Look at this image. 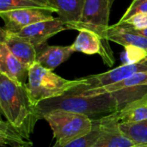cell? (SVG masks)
<instances>
[{
  "mask_svg": "<svg viewBox=\"0 0 147 147\" xmlns=\"http://www.w3.org/2000/svg\"><path fill=\"white\" fill-rule=\"evenodd\" d=\"M111 0H85L82 16L78 22L68 24V29L90 30L109 44L108 30Z\"/></svg>",
  "mask_w": 147,
  "mask_h": 147,
  "instance_id": "cell-5",
  "label": "cell"
},
{
  "mask_svg": "<svg viewBox=\"0 0 147 147\" xmlns=\"http://www.w3.org/2000/svg\"><path fill=\"white\" fill-rule=\"evenodd\" d=\"M125 22L128 23L137 30H142L147 28V13L135 15Z\"/></svg>",
  "mask_w": 147,
  "mask_h": 147,
  "instance_id": "cell-23",
  "label": "cell"
},
{
  "mask_svg": "<svg viewBox=\"0 0 147 147\" xmlns=\"http://www.w3.org/2000/svg\"><path fill=\"white\" fill-rule=\"evenodd\" d=\"M142 71H147V57L134 64H123L109 71L82 78V84L73 88L67 94L74 96L88 90L110 85Z\"/></svg>",
  "mask_w": 147,
  "mask_h": 147,
  "instance_id": "cell-6",
  "label": "cell"
},
{
  "mask_svg": "<svg viewBox=\"0 0 147 147\" xmlns=\"http://www.w3.org/2000/svg\"><path fill=\"white\" fill-rule=\"evenodd\" d=\"M141 13H147V0H134L119 22H125L132 16Z\"/></svg>",
  "mask_w": 147,
  "mask_h": 147,
  "instance_id": "cell-22",
  "label": "cell"
},
{
  "mask_svg": "<svg viewBox=\"0 0 147 147\" xmlns=\"http://www.w3.org/2000/svg\"><path fill=\"white\" fill-rule=\"evenodd\" d=\"M121 122H139L147 120V92L141 97L135 99L117 112Z\"/></svg>",
  "mask_w": 147,
  "mask_h": 147,
  "instance_id": "cell-17",
  "label": "cell"
},
{
  "mask_svg": "<svg viewBox=\"0 0 147 147\" xmlns=\"http://www.w3.org/2000/svg\"><path fill=\"white\" fill-rule=\"evenodd\" d=\"M93 147H96V146H93Z\"/></svg>",
  "mask_w": 147,
  "mask_h": 147,
  "instance_id": "cell-27",
  "label": "cell"
},
{
  "mask_svg": "<svg viewBox=\"0 0 147 147\" xmlns=\"http://www.w3.org/2000/svg\"><path fill=\"white\" fill-rule=\"evenodd\" d=\"M140 88H147V71L138 72L118 83L101 88L88 90L74 96H83V97H94V96H98L106 94H114L127 89H140Z\"/></svg>",
  "mask_w": 147,
  "mask_h": 147,
  "instance_id": "cell-14",
  "label": "cell"
},
{
  "mask_svg": "<svg viewBox=\"0 0 147 147\" xmlns=\"http://www.w3.org/2000/svg\"><path fill=\"white\" fill-rule=\"evenodd\" d=\"M51 6L57 9L59 17L68 24L78 22L82 16L85 0H48ZM68 28V27H67Z\"/></svg>",
  "mask_w": 147,
  "mask_h": 147,
  "instance_id": "cell-16",
  "label": "cell"
},
{
  "mask_svg": "<svg viewBox=\"0 0 147 147\" xmlns=\"http://www.w3.org/2000/svg\"><path fill=\"white\" fill-rule=\"evenodd\" d=\"M28 84H26L31 102L37 106L40 102L59 97L67 94L82 80H68L41 66L35 62L28 69Z\"/></svg>",
  "mask_w": 147,
  "mask_h": 147,
  "instance_id": "cell-3",
  "label": "cell"
},
{
  "mask_svg": "<svg viewBox=\"0 0 147 147\" xmlns=\"http://www.w3.org/2000/svg\"><path fill=\"white\" fill-rule=\"evenodd\" d=\"M73 53L74 50L71 46H47L38 52L36 62L44 68L53 71L59 65L66 61Z\"/></svg>",
  "mask_w": 147,
  "mask_h": 147,
  "instance_id": "cell-15",
  "label": "cell"
},
{
  "mask_svg": "<svg viewBox=\"0 0 147 147\" xmlns=\"http://www.w3.org/2000/svg\"><path fill=\"white\" fill-rule=\"evenodd\" d=\"M146 147H147V146H146Z\"/></svg>",
  "mask_w": 147,
  "mask_h": 147,
  "instance_id": "cell-28",
  "label": "cell"
},
{
  "mask_svg": "<svg viewBox=\"0 0 147 147\" xmlns=\"http://www.w3.org/2000/svg\"><path fill=\"white\" fill-rule=\"evenodd\" d=\"M99 137V125L98 121H94V126L92 131L86 136L76 140L72 142H70L66 145H59V143H55L53 147H93Z\"/></svg>",
  "mask_w": 147,
  "mask_h": 147,
  "instance_id": "cell-20",
  "label": "cell"
},
{
  "mask_svg": "<svg viewBox=\"0 0 147 147\" xmlns=\"http://www.w3.org/2000/svg\"><path fill=\"white\" fill-rule=\"evenodd\" d=\"M1 42H3L9 50L28 68L36 62L38 52L28 39L15 32L2 28Z\"/></svg>",
  "mask_w": 147,
  "mask_h": 147,
  "instance_id": "cell-11",
  "label": "cell"
},
{
  "mask_svg": "<svg viewBox=\"0 0 147 147\" xmlns=\"http://www.w3.org/2000/svg\"><path fill=\"white\" fill-rule=\"evenodd\" d=\"M0 143L1 147L10 146L11 147H31L32 142L28 141L7 121L1 120L0 123Z\"/></svg>",
  "mask_w": 147,
  "mask_h": 147,
  "instance_id": "cell-18",
  "label": "cell"
},
{
  "mask_svg": "<svg viewBox=\"0 0 147 147\" xmlns=\"http://www.w3.org/2000/svg\"><path fill=\"white\" fill-rule=\"evenodd\" d=\"M120 128L136 146H147V120L139 122H121Z\"/></svg>",
  "mask_w": 147,
  "mask_h": 147,
  "instance_id": "cell-19",
  "label": "cell"
},
{
  "mask_svg": "<svg viewBox=\"0 0 147 147\" xmlns=\"http://www.w3.org/2000/svg\"><path fill=\"white\" fill-rule=\"evenodd\" d=\"M0 109L7 121L28 141L40 120L36 106L29 98L26 84H18L0 74Z\"/></svg>",
  "mask_w": 147,
  "mask_h": 147,
  "instance_id": "cell-1",
  "label": "cell"
},
{
  "mask_svg": "<svg viewBox=\"0 0 147 147\" xmlns=\"http://www.w3.org/2000/svg\"><path fill=\"white\" fill-rule=\"evenodd\" d=\"M30 1H33V2L38 3H40V4H41V5H44V6H46V7H47V8H49V9H54V10L56 11V13H57V9L51 6V4H50V3H49V1H48V0H30Z\"/></svg>",
  "mask_w": 147,
  "mask_h": 147,
  "instance_id": "cell-24",
  "label": "cell"
},
{
  "mask_svg": "<svg viewBox=\"0 0 147 147\" xmlns=\"http://www.w3.org/2000/svg\"><path fill=\"white\" fill-rule=\"evenodd\" d=\"M134 147H146V146H135Z\"/></svg>",
  "mask_w": 147,
  "mask_h": 147,
  "instance_id": "cell-26",
  "label": "cell"
},
{
  "mask_svg": "<svg viewBox=\"0 0 147 147\" xmlns=\"http://www.w3.org/2000/svg\"><path fill=\"white\" fill-rule=\"evenodd\" d=\"M66 29H68L66 23L59 17H54L51 20L42 21L25 27L16 34L28 39L39 52L50 37Z\"/></svg>",
  "mask_w": 147,
  "mask_h": 147,
  "instance_id": "cell-9",
  "label": "cell"
},
{
  "mask_svg": "<svg viewBox=\"0 0 147 147\" xmlns=\"http://www.w3.org/2000/svg\"><path fill=\"white\" fill-rule=\"evenodd\" d=\"M28 69L9 50L3 42H0V74L18 84H26L25 79L28 77Z\"/></svg>",
  "mask_w": 147,
  "mask_h": 147,
  "instance_id": "cell-13",
  "label": "cell"
},
{
  "mask_svg": "<svg viewBox=\"0 0 147 147\" xmlns=\"http://www.w3.org/2000/svg\"><path fill=\"white\" fill-rule=\"evenodd\" d=\"M108 40L124 47H135L147 51V38L139 34L135 28L127 22H118L109 26Z\"/></svg>",
  "mask_w": 147,
  "mask_h": 147,
  "instance_id": "cell-12",
  "label": "cell"
},
{
  "mask_svg": "<svg viewBox=\"0 0 147 147\" xmlns=\"http://www.w3.org/2000/svg\"><path fill=\"white\" fill-rule=\"evenodd\" d=\"M121 104L113 94H106L94 97L76 96L69 94L40 102L36 106L37 115L40 119L53 110H65L88 116L93 122L102 117L118 112Z\"/></svg>",
  "mask_w": 147,
  "mask_h": 147,
  "instance_id": "cell-2",
  "label": "cell"
},
{
  "mask_svg": "<svg viewBox=\"0 0 147 147\" xmlns=\"http://www.w3.org/2000/svg\"><path fill=\"white\" fill-rule=\"evenodd\" d=\"M31 8L49 9L44 5H41L38 3H35L30 0H0V12H5V11L16 10V9H31Z\"/></svg>",
  "mask_w": 147,
  "mask_h": 147,
  "instance_id": "cell-21",
  "label": "cell"
},
{
  "mask_svg": "<svg viewBox=\"0 0 147 147\" xmlns=\"http://www.w3.org/2000/svg\"><path fill=\"white\" fill-rule=\"evenodd\" d=\"M55 11L44 8H31L0 12V16L4 22V29L18 32L25 27L32 24L53 19V13Z\"/></svg>",
  "mask_w": 147,
  "mask_h": 147,
  "instance_id": "cell-7",
  "label": "cell"
},
{
  "mask_svg": "<svg viewBox=\"0 0 147 147\" xmlns=\"http://www.w3.org/2000/svg\"><path fill=\"white\" fill-rule=\"evenodd\" d=\"M137 30V29H136ZM139 34H140L141 35L145 36L146 38H147V28H145V29H142V30H137Z\"/></svg>",
  "mask_w": 147,
  "mask_h": 147,
  "instance_id": "cell-25",
  "label": "cell"
},
{
  "mask_svg": "<svg viewBox=\"0 0 147 147\" xmlns=\"http://www.w3.org/2000/svg\"><path fill=\"white\" fill-rule=\"evenodd\" d=\"M71 47L74 52H80L88 55H101L103 62L109 66H112L115 63L110 46L105 44L96 34L90 30H80Z\"/></svg>",
  "mask_w": 147,
  "mask_h": 147,
  "instance_id": "cell-10",
  "label": "cell"
},
{
  "mask_svg": "<svg viewBox=\"0 0 147 147\" xmlns=\"http://www.w3.org/2000/svg\"><path fill=\"white\" fill-rule=\"evenodd\" d=\"M42 119L49 124L56 142L62 146L88 135L94 126L88 116L65 110L51 111Z\"/></svg>",
  "mask_w": 147,
  "mask_h": 147,
  "instance_id": "cell-4",
  "label": "cell"
},
{
  "mask_svg": "<svg viewBox=\"0 0 147 147\" xmlns=\"http://www.w3.org/2000/svg\"><path fill=\"white\" fill-rule=\"evenodd\" d=\"M117 112L102 117L98 121L99 137L96 147H134L136 145L127 138L120 128Z\"/></svg>",
  "mask_w": 147,
  "mask_h": 147,
  "instance_id": "cell-8",
  "label": "cell"
}]
</instances>
